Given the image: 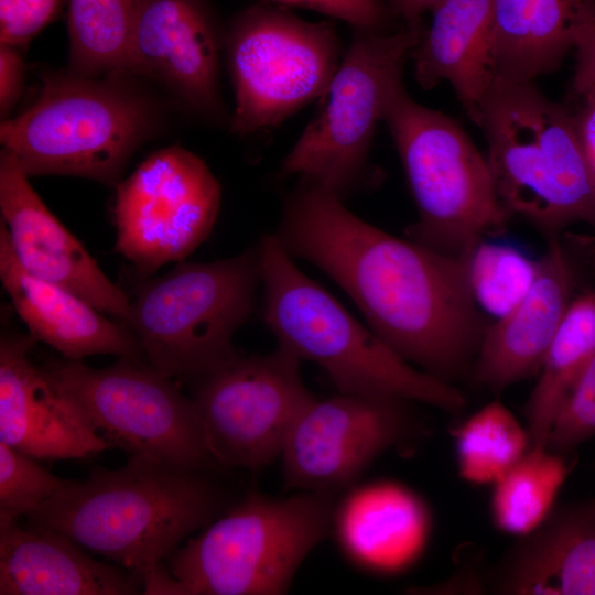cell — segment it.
Wrapping results in <instances>:
<instances>
[{
    "label": "cell",
    "mask_w": 595,
    "mask_h": 595,
    "mask_svg": "<svg viewBox=\"0 0 595 595\" xmlns=\"http://www.w3.org/2000/svg\"><path fill=\"white\" fill-rule=\"evenodd\" d=\"M574 280L572 262L553 240L524 296L485 328L475 365L479 382L501 390L539 372L573 300Z\"/></svg>",
    "instance_id": "cell-19"
},
{
    "label": "cell",
    "mask_w": 595,
    "mask_h": 595,
    "mask_svg": "<svg viewBox=\"0 0 595 595\" xmlns=\"http://www.w3.org/2000/svg\"><path fill=\"white\" fill-rule=\"evenodd\" d=\"M430 530L425 501L409 487L383 479L357 482L336 498L329 537L351 565L387 576L416 562Z\"/></svg>",
    "instance_id": "cell-18"
},
{
    "label": "cell",
    "mask_w": 595,
    "mask_h": 595,
    "mask_svg": "<svg viewBox=\"0 0 595 595\" xmlns=\"http://www.w3.org/2000/svg\"><path fill=\"white\" fill-rule=\"evenodd\" d=\"M595 13V0H493L497 80L533 82L558 69Z\"/></svg>",
    "instance_id": "cell-24"
},
{
    "label": "cell",
    "mask_w": 595,
    "mask_h": 595,
    "mask_svg": "<svg viewBox=\"0 0 595 595\" xmlns=\"http://www.w3.org/2000/svg\"><path fill=\"white\" fill-rule=\"evenodd\" d=\"M52 531L0 526V595H131L141 580Z\"/></svg>",
    "instance_id": "cell-23"
},
{
    "label": "cell",
    "mask_w": 595,
    "mask_h": 595,
    "mask_svg": "<svg viewBox=\"0 0 595 595\" xmlns=\"http://www.w3.org/2000/svg\"><path fill=\"white\" fill-rule=\"evenodd\" d=\"M459 476L472 484H495L530 447L528 431L511 411L493 401L456 431Z\"/></svg>",
    "instance_id": "cell-28"
},
{
    "label": "cell",
    "mask_w": 595,
    "mask_h": 595,
    "mask_svg": "<svg viewBox=\"0 0 595 595\" xmlns=\"http://www.w3.org/2000/svg\"><path fill=\"white\" fill-rule=\"evenodd\" d=\"M573 117L595 194V104L581 102L578 109L573 112Z\"/></svg>",
    "instance_id": "cell-36"
},
{
    "label": "cell",
    "mask_w": 595,
    "mask_h": 595,
    "mask_svg": "<svg viewBox=\"0 0 595 595\" xmlns=\"http://www.w3.org/2000/svg\"><path fill=\"white\" fill-rule=\"evenodd\" d=\"M387 123L418 210L408 238L467 257L486 236L504 231L501 206L487 162L463 127L410 97L402 85Z\"/></svg>",
    "instance_id": "cell-7"
},
{
    "label": "cell",
    "mask_w": 595,
    "mask_h": 595,
    "mask_svg": "<svg viewBox=\"0 0 595 595\" xmlns=\"http://www.w3.org/2000/svg\"><path fill=\"white\" fill-rule=\"evenodd\" d=\"M595 436V354L565 397L545 448L561 455Z\"/></svg>",
    "instance_id": "cell-31"
},
{
    "label": "cell",
    "mask_w": 595,
    "mask_h": 595,
    "mask_svg": "<svg viewBox=\"0 0 595 595\" xmlns=\"http://www.w3.org/2000/svg\"><path fill=\"white\" fill-rule=\"evenodd\" d=\"M573 89L583 104H595V13L576 47Z\"/></svg>",
    "instance_id": "cell-34"
},
{
    "label": "cell",
    "mask_w": 595,
    "mask_h": 595,
    "mask_svg": "<svg viewBox=\"0 0 595 595\" xmlns=\"http://www.w3.org/2000/svg\"><path fill=\"white\" fill-rule=\"evenodd\" d=\"M411 53L414 77L424 89L447 82L478 126L482 102L497 80L493 0H440Z\"/></svg>",
    "instance_id": "cell-22"
},
{
    "label": "cell",
    "mask_w": 595,
    "mask_h": 595,
    "mask_svg": "<svg viewBox=\"0 0 595 595\" xmlns=\"http://www.w3.org/2000/svg\"><path fill=\"white\" fill-rule=\"evenodd\" d=\"M410 402L344 392L314 397L296 418L280 457L285 487L337 494L356 484L382 453L419 432Z\"/></svg>",
    "instance_id": "cell-14"
},
{
    "label": "cell",
    "mask_w": 595,
    "mask_h": 595,
    "mask_svg": "<svg viewBox=\"0 0 595 595\" xmlns=\"http://www.w3.org/2000/svg\"><path fill=\"white\" fill-rule=\"evenodd\" d=\"M564 455L545 447L529 448L494 485L495 526L521 537L548 516L567 475Z\"/></svg>",
    "instance_id": "cell-27"
},
{
    "label": "cell",
    "mask_w": 595,
    "mask_h": 595,
    "mask_svg": "<svg viewBox=\"0 0 595 595\" xmlns=\"http://www.w3.org/2000/svg\"><path fill=\"white\" fill-rule=\"evenodd\" d=\"M389 11L399 15L405 23L421 21V17L431 11L440 0H382Z\"/></svg>",
    "instance_id": "cell-37"
},
{
    "label": "cell",
    "mask_w": 595,
    "mask_h": 595,
    "mask_svg": "<svg viewBox=\"0 0 595 595\" xmlns=\"http://www.w3.org/2000/svg\"><path fill=\"white\" fill-rule=\"evenodd\" d=\"M140 0H69V73L88 78L130 74Z\"/></svg>",
    "instance_id": "cell-26"
},
{
    "label": "cell",
    "mask_w": 595,
    "mask_h": 595,
    "mask_svg": "<svg viewBox=\"0 0 595 595\" xmlns=\"http://www.w3.org/2000/svg\"><path fill=\"white\" fill-rule=\"evenodd\" d=\"M478 127L499 202L554 234L595 223V194L573 112L533 82L496 80L484 98Z\"/></svg>",
    "instance_id": "cell-4"
},
{
    "label": "cell",
    "mask_w": 595,
    "mask_h": 595,
    "mask_svg": "<svg viewBox=\"0 0 595 595\" xmlns=\"http://www.w3.org/2000/svg\"><path fill=\"white\" fill-rule=\"evenodd\" d=\"M220 37L199 0H140L130 46V74L161 83L194 113L224 118Z\"/></svg>",
    "instance_id": "cell-15"
},
{
    "label": "cell",
    "mask_w": 595,
    "mask_h": 595,
    "mask_svg": "<svg viewBox=\"0 0 595 595\" xmlns=\"http://www.w3.org/2000/svg\"><path fill=\"white\" fill-rule=\"evenodd\" d=\"M228 509L203 469L132 454L117 468L69 480L26 516L25 527L60 533L136 574L148 589L163 560Z\"/></svg>",
    "instance_id": "cell-2"
},
{
    "label": "cell",
    "mask_w": 595,
    "mask_h": 595,
    "mask_svg": "<svg viewBox=\"0 0 595 595\" xmlns=\"http://www.w3.org/2000/svg\"><path fill=\"white\" fill-rule=\"evenodd\" d=\"M300 365L278 346L264 355L237 354L196 378L192 398L218 466L257 472L281 457L296 418L314 398Z\"/></svg>",
    "instance_id": "cell-12"
},
{
    "label": "cell",
    "mask_w": 595,
    "mask_h": 595,
    "mask_svg": "<svg viewBox=\"0 0 595 595\" xmlns=\"http://www.w3.org/2000/svg\"><path fill=\"white\" fill-rule=\"evenodd\" d=\"M62 0H0V44L26 45L58 11Z\"/></svg>",
    "instance_id": "cell-32"
},
{
    "label": "cell",
    "mask_w": 595,
    "mask_h": 595,
    "mask_svg": "<svg viewBox=\"0 0 595 595\" xmlns=\"http://www.w3.org/2000/svg\"><path fill=\"white\" fill-rule=\"evenodd\" d=\"M309 8L353 26L354 31L385 32L389 9L382 0H271Z\"/></svg>",
    "instance_id": "cell-33"
},
{
    "label": "cell",
    "mask_w": 595,
    "mask_h": 595,
    "mask_svg": "<svg viewBox=\"0 0 595 595\" xmlns=\"http://www.w3.org/2000/svg\"><path fill=\"white\" fill-rule=\"evenodd\" d=\"M261 317L278 346L321 367L338 392L393 397L455 414L462 392L397 354L333 295L304 274L275 234L258 245Z\"/></svg>",
    "instance_id": "cell-3"
},
{
    "label": "cell",
    "mask_w": 595,
    "mask_h": 595,
    "mask_svg": "<svg viewBox=\"0 0 595 595\" xmlns=\"http://www.w3.org/2000/svg\"><path fill=\"white\" fill-rule=\"evenodd\" d=\"M29 177L18 160L2 149L1 221L19 263L32 275L74 292L127 324L131 313L127 295L46 207Z\"/></svg>",
    "instance_id": "cell-16"
},
{
    "label": "cell",
    "mask_w": 595,
    "mask_h": 595,
    "mask_svg": "<svg viewBox=\"0 0 595 595\" xmlns=\"http://www.w3.org/2000/svg\"><path fill=\"white\" fill-rule=\"evenodd\" d=\"M31 335L0 342V442L35 459H84L113 444L29 358Z\"/></svg>",
    "instance_id": "cell-17"
},
{
    "label": "cell",
    "mask_w": 595,
    "mask_h": 595,
    "mask_svg": "<svg viewBox=\"0 0 595 595\" xmlns=\"http://www.w3.org/2000/svg\"><path fill=\"white\" fill-rule=\"evenodd\" d=\"M275 235L293 258L336 282L368 326L421 370L448 382L478 351L485 328L466 257L393 236L301 182L284 198Z\"/></svg>",
    "instance_id": "cell-1"
},
{
    "label": "cell",
    "mask_w": 595,
    "mask_h": 595,
    "mask_svg": "<svg viewBox=\"0 0 595 595\" xmlns=\"http://www.w3.org/2000/svg\"><path fill=\"white\" fill-rule=\"evenodd\" d=\"M259 284L258 246L225 260L178 263L140 288L126 325L153 368L198 378L237 355L232 337Z\"/></svg>",
    "instance_id": "cell-9"
},
{
    "label": "cell",
    "mask_w": 595,
    "mask_h": 595,
    "mask_svg": "<svg viewBox=\"0 0 595 595\" xmlns=\"http://www.w3.org/2000/svg\"><path fill=\"white\" fill-rule=\"evenodd\" d=\"M24 62L20 48L0 44V113L7 119L23 86Z\"/></svg>",
    "instance_id": "cell-35"
},
{
    "label": "cell",
    "mask_w": 595,
    "mask_h": 595,
    "mask_svg": "<svg viewBox=\"0 0 595 595\" xmlns=\"http://www.w3.org/2000/svg\"><path fill=\"white\" fill-rule=\"evenodd\" d=\"M336 494L248 493L166 559L175 595H281L331 534Z\"/></svg>",
    "instance_id": "cell-5"
},
{
    "label": "cell",
    "mask_w": 595,
    "mask_h": 595,
    "mask_svg": "<svg viewBox=\"0 0 595 595\" xmlns=\"http://www.w3.org/2000/svg\"><path fill=\"white\" fill-rule=\"evenodd\" d=\"M69 480L52 474L35 458L0 442V526L26 517Z\"/></svg>",
    "instance_id": "cell-30"
},
{
    "label": "cell",
    "mask_w": 595,
    "mask_h": 595,
    "mask_svg": "<svg viewBox=\"0 0 595 595\" xmlns=\"http://www.w3.org/2000/svg\"><path fill=\"white\" fill-rule=\"evenodd\" d=\"M225 48L235 94L230 130L237 134L275 127L318 99L343 56L334 23L268 4L237 18Z\"/></svg>",
    "instance_id": "cell-10"
},
{
    "label": "cell",
    "mask_w": 595,
    "mask_h": 595,
    "mask_svg": "<svg viewBox=\"0 0 595 595\" xmlns=\"http://www.w3.org/2000/svg\"><path fill=\"white\" fill-rule=\"evenodd\" d=\"M595 354V291L573 298L526 405L529 448L545 447L570 389Z\"/></svg>",
    "instance_id": "cell-25"
},
{
    "label": "cell",
    "mask_w": 595,
    "mask_h": 595,
    "mask_svg": "<svg viewBox=\"0 0 595 595\" xmlns=\"http://www.w3.org/2000/svg\"><path fill=\"white\" fill-rule=\"evenodd\" d=\"M0 279L30 335L66 359L82 360L93 355L140 359V345L126 324L112 323L74 292L29 273L15 258L2 221Z\"/></svg>",
    "instance_id": "cell-21"
},
{
    "label": "cell",
    "mask_w": 595,
    "mask_h": 595,
    "mask_svg": "<svg viewBox=\"0 0 595 595\" xmlns=\"http://www.w3.org/2000/svg\"><path fill=\"white\" fill-rule=\"evenodd\" d=\"M466 268L478 309L497 320L528 292L537 274L538 260L513 246L483 239L466 257Z\"/></svg>",
    "instance_id": "cell-29"
},
{
    "label": "cell",
    "mask_w": 595,
    "mask_h": 595,
    "mask_svg": "<svg viewBox=\"0 0 595 595\" xmlns=\"http://www.w3.org/2000/svg\"><path fill=\"white\" fill-rule=\"evenodd\" d=\"M220 185L194 153L169 147L152 153L117 184L116 251L145 274L182 261L209 235Z\"/></svg>",
    "instance_id": "cell-13"
},
{
    "label": "cell",
    "mask_w": 595,
    "mask_h": 595,
    "mask_svg": "<svg viewBox=\"0 0 595 595\" xmlns=\"http://www.w3.org/2000/svg\"><path fill=\"white\" fill-rule=\"evenodd\" d=\"M423 30L418 21L393 33L354 31L315 113L282 159L281 176L343 201L360 188L377 126Z\"/></svg>",
    "instance_id": "cell-8"
},
{
    "label": "cell",
    "mask_w": 595,
    "mask_h": 595,
    "mask_svg": "<svg viewBox=\"0 0 595 595\" xmlns=\"http://www.w3.org/2000/svg\"><path fill=\"white\" fill-rule=\"evenodd\" d=\"M508 595H595V499L553 507L489 576Z\"/></svg>",
    "instance_id": "cell-20"
},
{
    "label": "cell",
    "mask_w": 595,
    "mask_h": 595,
    "mask_svg": "<svg viewBox=\"0 0 595 595\" xmlns=\"http://www.w3.org/2000/svg\"><path fill=\"white\" fill-rule=\"evenodd\" d=\"M122 76L50 77L26 110L2 120V149L29 176L117 183L155 119L151 104L121 82Z\"/></svg>",
    "instance_id": "cell-6"
},
{
    "label": "cell",
    "mask_w": 595,
    "mask_h": 595,
    "mask_svg": "<svg viewBox=\"0 0 595 595\" xmlns=\"http://www.w3.org/2000/svg\"><path fill=\"white\" fill-rule=\"evenodd\" d=\"M106 368L66 359L46 368L84 418L113 446L191 469L218 467L193 398L151 365L120 358Z\"/></svg>",
    "instance_id": "cell-11"
}]
</instances>
